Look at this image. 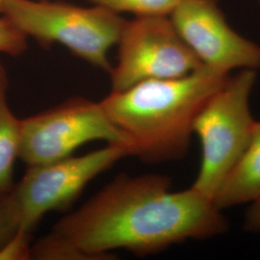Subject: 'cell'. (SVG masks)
Listing matches in <instances>:
<instances>
[{
	"mask_svg": "<svg viewBox=\"0 0 260 260\" xmlns=\"http://www.w3.org/2000/svg\"><path fill=\"white\" fill-rule=\"evenodd\" d=\"M258 1H259V3H260V0H258Z\"/></svg>",
	"mask_w": 260,
	"mask_h": 260,
	"instance_id": "obj_17",
	"label": "cell"
},
{
	"mask_svg": "<svg viewBox=\"0 0 260 260\" xmlns=\"http://www.w3.org/2000/svg\"><path fill=\"white\" fill-rule=\"evenodd\" d=\"M1 14L42 47L60 44L107 73L112 68L109 50L118 44L125 22L98 5L89 8L48 0H6Z\"/></svg>",
	"mask_w": 260,
	"mask_h": 260,
	"instance_id": "obj_3",
	"label": "cell"
},
{
	"mask_svg": "<svg viewBox=\"0 0 260 260\" xmlns=\"http://www.w3.org/2000/svg\"><path fill=\"white\" fill-rule=\"evenodd\" d=\"M226 217L192 187L171 190L162 175L121 174L52 228L56 238L92 260L113 259L124 250L148 256L189 240H208L229 231Z\"/></svg>",
	"mask_w": 260,
	"mask_h": 260,
	"instance_id": "obj_1",
	"label": "cell"
},
{
	"mask_svg": "<svg viewBox=\"0 0 260 260\" xmlns=\"http://www.w3.org/2000/svg\"><path fill=\"white\" fill-rule=\"evenodd\" d=\"M243 229L251 234H260V197L248 207L244 216Z\"/></svg>",
	"mask_w": 260,
	"mask_h": 260,
	"instance_id": "obj_15",
	"label": "cell"
},
{
	"mask_svg": "<svg viewBox=\"0 0 260 260\" xmlns=\"http://www.w3.org/2000/svg\"><path fill=\"white\" fill-rule=\"evenodd\" d=\"M128 156L131 153L126 145L107 144L80 156L27 167L15 184L22 211L21 228L33 232L47 213L67 209L93 178Z\"/></svg>",
	"mask_w": 260,
	"mask_h": 260,
	"instance_id": "obj_7",
	"label": "cell"
},
{
	"mask_svg": "<svg viewBox=\"0 0 260 260\" xmlns=\"http://www.w3.org/2000/svg\"><path fill=\"white\" fill-rule=\"evenodd\" d=\"M9 78L6 68L0 63V195L14 186V169L19 159L20 122L8 103Z\"/></svg>",
	"mask_w": 260,
	"mask_h": 260,
	"instance_id": "obj_10",
	"label": "cell"
},
{
	"mask_svg": "<svg viewBox=\"0 0 260 260\" xmlns=\"http://www.w3.org/2000/svg\"><path fill=\"white\" fill-rule=\"evenodd\" d=\"M229 75L203 65L183 76L111 92L101 103L129 141L131 156L150 165L178 161L189 150L198 114Z\"/></svg>",
	"mask_w": 260,
	"mask_h": 260,
	"instance_id": "obj_2",
	"label": "cell"
},
{
	"mask_svg": "<svg viewBox=\"0 0 260 260\" xmlns=\"http://www.w3.org/2000/svg\"><path fill=\"white\" fill-rule=\"evenodd\" d=\"M117 64L109 71L111 92L150 79L188 75L203 64L180 37L170 16H144L125 20Z\"/></svg>",
	"mask_w": 260,
	"mask_h": 260,
	"instance_id": "obj_6",
	"label": "cell"
},
{
	"mask_svg": "<svg viewBox=\"0 0 260 260\" xmlns=\"http://www.w3.org/2000/svg\"><path fill=\"white\" fill-rule=\"evenodd\" d=\"M170 18L205 67L228 75L234 70L259 69V45L229 25L218 0H182Z\"/></svg>",
	"mask_w": 260,
	"mask_h": 260,
	"instance_id": "obj_8",
	"label": "cell"
},
{
	"mask_svg": "<svg viewBox=\"0 0 260 260\" xmlns=\"http://www.w3.org/2000/svg\"><path fill=\"white\" fill-rule=\"evenodd\" d=\"M27 39L6 17H0V53L19 56L27 49Z\"/></svg>",
	"mask_w": 260,
	"mask_h": 260,
	"instance_id": "obj_13",
	"label": "cell"
},
{
	"mask_svg": "<svg viewBox=\"0 0 260 260\" xmlns=\"http://www.w3.org/2000/svg\"><path fill=\"white\" fill-rule=\"evenodd\" d=\"M94 141L126 145L131 153L129 141L102 103L75 96L21 120L19 159L27 167L42 165L71 156Z\"/></svg>",
	"mask_w": 260,
	"mask_h": 260,
	"instance_id": "obj_5",
	"label": "cell"
},
{
	"mask_svg": "<svg viewBox=\"0 0 260 260\" xmlns=\"http://www.w3.org/2000/svg\"><path fill=\"white\" fill-rule=\"evenodd\" d=\"M5 1L6 0H0V14L2 13V10H3V6L5 4Z\"/></svg>",
	"mask_w": 260,
	"mask_h": 260,
	"instance_id": "obj_16",
	"label": "cell"
},
{
	"mask_svg": "<svg viewBox=\"0 0 260 260\" xmlns=\"http://www.w3.org/2000/svg\"><path fill=\"white\" fill-rule=\"evenodd\" d=\"M32 232L20 228L0 251V260L32 259Z\"/></svg>",
	"mask_w": 260,
	"mask_h": 260,
	"instance_id": "obj_14",
	"label": "cell"
},
{
	"mask_svg": "<svg viewBox=\"0 0 260 260\" xmlns=\"http://www.w3.org/2000/svg\"><path fill=\"white\" fill-rule=\"evenodd\" d=\"M94 5L117 14L131 13L135 17L170 16L182 0H90Z\"/></svg>",
	"mask_w": 260,
	"mask_h": 260,
	"instance_id": "obj_11",
	"label": "cell"
},
{
	"mask_svg": "<svg viewBox=\"0 0 260 260\" xmlns=\"http://www.w3.org/2000/svg\"><path fill=\"white\" fill-rule=\"evenodd\" d=\"M22 224V211L14 188L0 195V251L18 233Z\"/></svg>",
	"mask_w": 260,
	"mask_h": 260,
	"instance_id": "obj_12",
	"label": "cell"
},
{
	"mask_svg": "<svg viewBox=\"0 0 260 260\" xmlns=\"http://www.w3.org/2000/svg\"><path fill=\"white\" fill-rule=\"evenodd\" d=\"M255 81V70L229 75L196 118L202 162L191 187L212 201L251 140L255 120L250 100Z\"/></svg>",
	"mask_w": 260,
	"mask_h": 260,
	"instance_id": "obj_4",
	"label": "cell"
},
{
	"mask_svg": "<svg viewBox=\"0 0 260 260\" xmlns=\"http://www.w3.org/2000/svg\"><path fill=\"white\" fill-rule=\"evenodd\" d=\"M260 197V121H255L251 140L237 160L213 203L221 210L251 204Z\"/></svg>",
	"mask_w": 260,
	"mask_h": 260,
	"instance_id": "obj_9",
	"label": "cell"
}]
</instances>
